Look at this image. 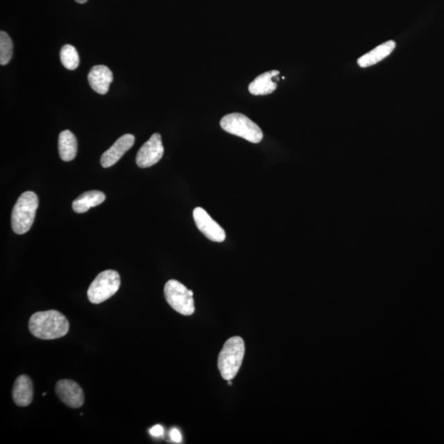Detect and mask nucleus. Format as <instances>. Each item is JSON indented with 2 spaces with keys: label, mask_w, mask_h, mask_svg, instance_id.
Segmentation results:
<instances>
[{
  "label": "nucleus",
  "mask_w": 444,
  "mask_h": 444,
  "mask_svg": "<svg viewBox=\"0 0 444 444\" xmlns=\"http://www.w3.org/2000/svg\"><path fill=\"white\" fill-rule=\"evenodd\" d=\"M280 72L277 70L260 74L249 84V92L254 96H264L275 92L277 84L276 82H273L272 79L277 78Z\"/></svg>",
  "instance_id": "ddd939ff"
},
{
  "label": "nucleus",
  "mask_w": 444,
  "mask_h": 444,
  "mask_svg": "<svg viewBox=\"0 0 444 444\" xmlns=\"http://www.w3.org/2000/svg\"><path fill=\"white\" fill-rule=\"evenodd\" d=\"M33 384L28 376L17 377L13 387V400L17 406H28L33 399Z\"/></svg>",
  "instance_id": "f8f14e48"
},
{
  "label": "nucleus",
  "mask_w": 444,
  "mask_h": 444,
  "mask_svg": "<svg viewBox=\"0 0 444 444\" xmlns=\"http://www.w3.org/2000/svg\"><path fill=\"white\" fill-rule=\"evenodd\" d=\"M395 47H396V43L393 40H389V42L380 44V46L374 49L373 51L361 56L357 61L358 65L361 68H367V67L378 64L379 62L391 55Z\"/></svg>",
  "instance_id": "4468645a"
},
{
  "label": "nucleus",
  "mask_w": 444,
  "mask_h": 444,
  "mask_svg": "<svg viewBox=\"0 0 444 444\" xmlns=\"http://www.w3.org/2000/svg\"><path fill=\"white\" fill-rule=\"evenodd\" d=\"M196 226L208 240L221 243L226 240V232L209 216L204 208H196L192 212Z\"/></svg>",
  "instance_id": "6e6552de"
},
{
  "label": "nucleus",
  "mask_w": 444,
  "mask_h": 444,
  "mask_svg": "<svg viewBox=\"0 0 444 444\" xmlns=\"http://www.w3.org/2000/svg\"><path fill=\"white\" fill-rule=\"evenodd\" d=\"M106 200L104 192L98 190H92L83 192L73 203V209L75 213H87L89 209L97 207Z\"/></svg>",
  "instance_id": "2eb2a0df"
},
{
  "label": "nucleus",
  "mask_w": 444,
  "mask_h": 444,
  "mask_svg": "<svg viewBox=\"0 0 444 444\" xmlns=\"http://www.w3.org/2000/svg\"><path fill=\"white\" fill-rule=\"evenodd\" d=\"M135 138L133 134H124L116 141L113 146L102 154L101 165L102 167L108 168L117 163L122 156L131 148Z\"/></svg>",
  "instance_id": "9d476101"
},
{
  "label": "nucleus",
  "mask_w": 444,
  "mask_h": 444,
  "mask_svg": "<svg viewBox=\"0 0 444 444\" xmlns=\"http://www.w3.org/2000/svg\"><path fill=\"white\" fill-rule=\"evenodd\" d=\"M78 151V142L74 134L69 130H65L59 136V154L62 161H71L76 158Z\"/></svg>",
  "instance_id": "dca6fc26"
},
{
  "label": "nucleus",
  "mask_w": 444,
  "mask_h": 444,
  "mask_svg": "<svg viewBox=\"0 0 444 444\" xmlns=\"http://www.w3.org/2000/svg\"><path fill=\"white\" fill-rule=\"evenodd\" d=\"M13 44L10 35L6 31H0V64L6 65L13 56Z\"/></svg>",
  "instance_id": "a211bd4d"
},
{
  "label": "nucleus",
  "mask_w": 444,
  "mask_h": 444,
  "mask_svg": "<svg viewBox=\"0 0 444 444\" xmlns=\"http://www.w3.org/2000/svg\"><path fill=\"white\" fill-rule=\"evenodd\" d=\"M75 1L79 3H85L88 1V0H75Z\"/></svg>",
  "instance_id": "412c9836"
},
{
  "label": "nucleus",
  "mask_w": 444,
  "mask_h": 444,
  "mask_svg": "<svg viewBox=\"0 0 444 444\" xmlns=\"http://www.w3.org/2000/svg\"><path fill=\"white\" fill-rule=\"evenodd\" d=\"M60 60L62 65L67 69L74 70L79 65V56L77 49L71 44H65L63 47L60 51Z\"/></svg>",
  "instance_id": "f3484780"
},
{
  "label": "nucleus",
  "mask_w": 444,
  "mask_h": 444,
  "mask_svg": "<svg viewBox=\"0 0 444 444\" xmlns=\"http://www.w3.org/2000/svg\"><path fill=\"white\" fill-rule=\"evenodd\" d=\"M228 384H229V385H232L231 380H229V381H228Z\"/></svg>",
  "instance_id": "4be33fe9"
},
{
  "label": "nucleus",
  "mask_w": 444,
  "mask_h": 444,
  "mask_svg": "<svg viewBox=\"0 0 444 444\" xmlns=\"http://www.w3.org/2000/svg\"><path fill=\"white\" fill-rule=\"evenodd\" d=\"M28 327L31 334L35 338L54 340L63 338L69 333V322L60 312L47 311L31 315Z\"/></svg>",
  "instance_id": "f257e3e1"
},
{
  "label": "nucleus",
  "mask_w": 444,
  "mask_h": 444,
  "mask_svg": "<svg viewBox=\"0 0 444 444\" xmlns=\"http://www.w3.org/2000/svg\"><path fill=\"white\" fill-rule=\"evenodd\" d=\"M221 127L226 132L253 143L263 140V133L258 125L253 122L246 115L241 113H231L222 119Z\"/></svg>",
  "instance_id": "20e7f679"
},
{
  "label": "nucleus",
  "mask_w": 444,
  "mask_h": 444,
  "mask_svg": "<svg viewBox=\"0 0 444 444\" xmlns=\"http://www.w3.org/2000/svg\"><path fill=\"white\" fill-rule=\"evenodd\" d=\"M245 352L244 340L233 336L223 345L218 357V369L225 380L235 379L239 372Z\"/></svg>",
  "instance_id": "f03ea898"
},
{
  "label": "nucleus",
  "mask_w": 444,
  "mask_h": 444,
  "mask_svg": "<svg viewBox=\"0 0 444 444\" xmlns=\"http://www.w3.org/2000/svg\"><path fill=\"white\" fill-rule=\"evenodd\" d=\"M163 433L164 429L163 428V426H161L159 425H155L154 427H152L150 429V434L152 435V436L154 437H160L161 436V435H163Z\"/></svg>",
  "instance_id": "aec40b11"
},
{
  "label": "nucleus",
  "mask_w": 444,
  "mask_h": 444,
  "mask_svg": "<svg viewBox=\"0 0 444 444\" xmlns=\"http://www.w3.org/2000/svg\"><path fill=\"white\" fill-rule=\"evenodd\" d=\"M164 154L163 140L159 133H154L139 149L136 156L138 167L148 168L158 163Z\"/></svg>",
  "instance_id": "0eeeda50"
},
{
  "label": "nucleus",
  "mask_w": 444,
  "mask_h": 444,
  "mask_svg": "<svg viewBox=\"0 0 444 444\" xmlns=\"http://www.w3.org/2000/svg\"><path fill=\"white\" fill-rule=\"evenodd\" d=\"M90 86L99 94L105 95L109 91L110 85L113 82V73L105 65H96L90 70L88 76Z\"/></svg>",
  "instance_id": "9b49d317"
},
{
  "label": "nucleus",
  "mask_w": 444,
  "mask_h": 444,
  "mask_svg": "<svg viewBox=\"0 0 444 444\" xmlns=\"http://www.w3.org/2000/svg\"><path fill=\"white\" fill-rule=\"evenodd\" d=\"M120 286V277L115 270H106L99 274L88 290L89 302L101 304L117 293Z\"/></svg>",
  "instance_id": "39448f33"
},
{
  "label": "nucleus",
  "mask_w": 444,
  "mask_h": 444,
  "mask_svg": "<svg viewBox=\"0 0 444 444\" xmlns=\"http://www.w3.org/2000/svg\"><path fill=\"white\" fill-rule=\"evenodd\" d=\"M165 299L174 311L183 315H192L195 311V300L185 286L176 280H170L164 288Z\"/></svg>",
  "instance_id": "423d86ee"
},
{
  "label": "nucleus",
  "mask_w": 444,
  "mask_h": 444,
  "mask_svg": "<svg viewBox=\"0 0 444 444\" xmlns=\"http://www.w3.org/2000/svg\"><path fill=\"white\" fill-rule=\"evenodd\" d=\"M39 200L34 192H24L13 207L11 217L13 231L17 235L28 232L34 222Z\"/></svg>",
  "instance_id": "7ed1b4c3"
},
{
  "label": "nucleus",
  "mask_w": 444,
  "mask_h": 444,
  "mask_svg": "<svg viewBox=\"0 0 444 444\" xmlns=\"http://www.w3.org/2000/svg\"><path fill=\"white\" fill-rule=\"evenodd\" d=\"M170 436L172 438V441L179 443L182 441V436L181 432L177 429H172L170 431Z\"/></svg>",
  "instance_id": "6ab92c4d"
},
{
  "label": "nucleus",
  "mask_w": 444,
  "mask_h": 444,
  "mask_svg": "<svg viewBox=\"0 0 444 444\" xmlns=\"http://www.w3.org/2000/svg\"><path fill=\"white\" fill-rule=\"evenodd\" d=\"M56 393L60 400L71 408H79L84 404V393L80 386L70 379L58 381Z\"/></svg>",
  "instance_id": "1a4fd4ad"
}]
</instances>
